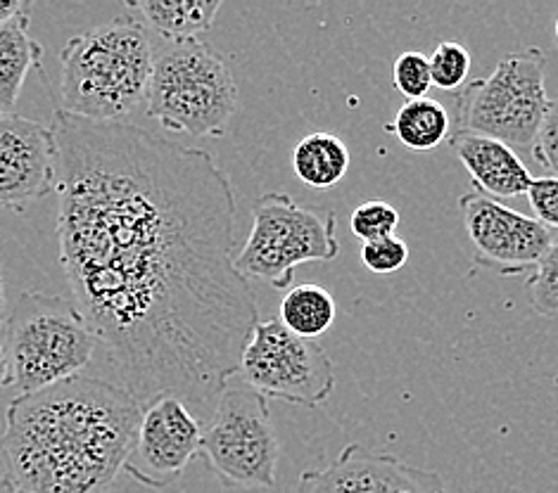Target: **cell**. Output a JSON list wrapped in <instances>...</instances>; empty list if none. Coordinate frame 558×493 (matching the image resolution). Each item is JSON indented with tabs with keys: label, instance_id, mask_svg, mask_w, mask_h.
Returning <instances> with one entry per match:
<instances>
[{
	"label": "cell",
	"instance_id": "obj_1",
	"mask_svg": "<svg viewBox=\"0 0 558 493\" xmlns=\"http://www.w3.org/2000/svg\"><path fill=\"white\" fill-rule=\"evenodd\" d=\"M50 128L60 261L119 384L143 408L165 394L217 406L262 323L235 269L229 173L209 152L126 122L56 110Z\"/></svg>",
	"mask_w": 558,
	"mask_h": 493
},
{
	"label": "cell",
	"instance_id": "obj_2",
	"mask_svg": "<svg viewBox=\"0 0 558 493\" xmlns=\"http://www.w3.org/2000/svg\"><path fill=\"white\" fill-rule=\"evenodd\" d=\"M141 418L134 394L90 375L17 396L0 439L5 477L24 493H110Z\"/></svg>",
	"mask_w": 558,
	"mask_h": 493
},
{
	"label": "cell",
	"instance_id": "obj_3",
	"mask_svg": "<svg viewBox=\"0 0 558 493\" xmlns=\"http://www.w3.org/2000/svg\"><path fill=\"white\" fill-rule=\"evenodd\" d=\"M153 60L148 29L131 15L72 36L60 56V110L88 122H124L148 102Z\"/></svg>",
	"mask_w": 558,
	"mask_h": 493
},
{
	"label": "cell",
	"instance_id": "obj_4",
	"mask_svg": "<svg viewBox=\"0 0 558 493\" xmlns=\"http://www.w3.org/2000/svg\"><path fill=\"white\" fill-rule=\"evenodd\" d=\"M153 52L148 116L169 133L226 136L241 96L221 52L201 38H162Z\"/></svg>",
	"mask_w": 558,
	"mask_h": 493
},
{
	"label": "cell",
	"instance_id": "obj_5",
	"mask_svg": "<svg viewBox=\"0 0 558 493\" xmlns=\"http://www.w3.org/2000/svg\"><path fill=\"white\" fill-rule=\"evenodd\" d=\"M98 344L76 304L24 292L3 325L8 386L24 396L82 375Z\"/></svg>",
	"mask_w": 558,
	"mask_h": 493
},
{
	"label": "cell",
	"instance_id": "obj_6",
	"mask_svg": "<svg viewBox=\"0 0 558 493\" xmlns=\"http://www.w3.org/2000/svg\"><path fill=\"white\" fill-rule=\"evenodd\" d=\"M549 102L544 50H513L487 76L457 93V131L533 150Z\"/></svg>",
	"mask_w": 558,
	"mask_h": 493
},
{
	"label": "cell",
	"instance_id": "obj_7",
	"mask_svg": "<svg viewBox=\"0 0 558 493\" xmlns=\"http://www.w3.org/2000/svg\"><path fill=\"white\" fill-rule=\"evenodd\" d=\"M336 211L298 205L288 193H267L252 205V231L235 255V269L247 280L290 289L295 269L338 259Z\"/></svg>",
	"mask_w": 558,
	"mask_h": 493
},
{
	"label": "cell",
	"instance_id": "obj_8",
	"mask_svg": "<svg viewBox=\"0 0 558 493\" xmlns=\"http://www.w3.org/2000/svg\"><path fill=\"white\" fill-rule=\"evenodd\" d=\"M203 456L223 484L274 489L281 444L267 398L250 386H226L203 430Z\"/></svg>",
	"mask_w": 558,
	"mask_h": 493
},
{
	"label": "cell",
	"instance_id": "obj_9",
	"mask_svg": "<svg viewBox=\"0 0 558 493\" xmlns=\"http://www.w3.org/2000/svg\"><path fill=\"white\" fill-rule=\"evenodd\" d=\"M241 375L264 398L316 408L336 390V368L316 340L298 337L281 321H262L243 352Z\"/></svg>",
	"mask_w": 558,
	"mask_h": 493
},
{
	"label": "cell",
	"instance_id": "obj_10",
	"mask_svg": "<svg viewBox=\"0 0 558 493\" xmlns=\"http://www.w3.org/2000/svg\"><path fill=\"white\" fill-rule=\"evenodd\" d=\"M459 209L475 266L497 275L513 278L537 269L554 245V233L547 225L487 195H461Z\"/></svg>",
	"mask_w": 558,
	"mask_h": 493
},
{
	"label": "cell",
	"instance_id": "obj_11",
	"mask_svg": "<svg viewBox=\"0 0 558 493\" xmlns=\"http://www.w3.org/2000/svg\"><path fill=\"white\" fill-rule=\"evenodd\" d=\"M203 453V424L174 394L157 396L143 408L136 444L124 470L148 489L162 491Z\"/></svg>",
	"mask_w": 558,
	"mask_h": 493
},
{
	"label": "cell",
	"instance_id": "obj_12",
	"mask_svg": "<svg viewBox=\"0 0 558 493\" xmlns=\"http://www.w3.org/2000/svg\"><path fill=\"white\" fill-rule=\"evenodd\" d=\"M295 493H447V486L440 472L350 444L326 468L302 472Z\"/></svg>",
	"mask_w": 558,
	"mask_h": 493
},
{
	"label": "cell",
	"instance_id": "obj_13",
	"mask_svg": "<svg viewBox=\"0 0 558 493\" xmlns=\"http://www.w3.org/2000/svg\"><path fill=\"white\" fill-rule=\"evenodd\" d=\"M58 188L52 128L15 112H0V207L22 211Z\"/></svg>",
	"mask_w": 558,
	"mask_h": 493
},
{
	"label": "cell",
	"instance_id": "obj_14",
	"mask_svg": "<svg viewBox=\"0 0 558 493\" xmlns=\"http://www.w3.org/2000/svg\"><path fill=\"white\" fill-rule=\"evenodd\" d=\"M449 145L463 169L469 171L475 193L497 199V202L527 195L533 185V173L507 143L457 131L449 138Z\"/></svg>",
	"mask_w": 558,
	"mask_h": 493
},
{
	"label": "cell",
	"instance_id": "obj_15",
	"mask_svg": "<svg viewBox=\"0 0 558 493\" xmlns=\"http://www.w3.org/2000/svg\"><path fill=\"white\" fill-rule=\"evenodd\" d=\"M131 10L148 22L159 38H197L215 26L221 0H129Z\"/></svg>",
	"mask_w": 558,
	"mask_h": 493
},
{
	"label": "cell",
	"instance_id": "obj_16",
	"mask_svg": "<svg viewBox=\"0 0 558 493\" xmlns=\"http://www.w3.org/2000/svg\"><path fill=\"white\" fill-rule=\"evenodd\" d=\"M44 48L29 36V15L0 24V112H12L26 74L41 64Z\"/></svg>",
	"mask_w": 558,
	"mask_h": 493
},
{
	"label": "cell",
	"instance_id": "obj_17",
	"mask_svg": "<svg viewBox=\"0 0 558 493\" xmlns=\"http://www.w3.org/2000/svg\"><path fill=\"white\" fill-rule=\"evenodd\" d=\"M292 171L314 190H328L350 171V150L336 133L314 131L292 150Z\"/></svg>",
	"mask_w": 558,
	"mask_h": 493
},
{
	"label": "cell",
	"instance_id": "obj_18",
	"mask_svg": "<svg viewBox=\"0 0 558 493\" xmlns=\"http://www.w3.org/2000/svg\"><path fill=\"white\" fill-rule=\"evenodd\" d=\"M411 152H430L449 138L451 119L433 98L404 100L392 122L385 126Z\"/></svg>",
	"mask_w": 558,
	"mask_h": 493
},
{
	"label": "cell",
	"instance_id": "obj_19",
	"mask_svg": "<svg viewBox=\"0 0 558 493\" xmlns=\"http://www.w3.org/2000/svg\"><path fill=\"white\" fill-rule=\"evenodd\" d=\"M278 321L298 337L316 340L336 323V299L326 287L316 283L292 285L281 301Z\"/></svg>",
	"mask_w": 558,
	"mask_h": 493
},
{
	"label": "cell",
	"instance_id": "obj_20",
	"mask_svg": "<svg viewBox=\"0 0 558 493\" xmlns=\"http://www.w3.org/2000/svg\"><path fill=\"white\" fill-rule=\"evenodd\" d=\"M428 60L435 88L459 93L469 84L471 52L466 46H461L457 41H442L433 50V56H428Z\"/></svg>",
	"mask_w": 558,
	"mask_h": 493
},
{
	"label": "cell",
	"instance_id": "obj_21",
	"mask_svg": "<svg viewBox=\"0 0 558 493\" xmlns=\"http://www.w3.org/2000/svg\"><path fill=\"white\" fill-rule=\"evenodd\" d=\"M397 225H400V211L390 202H383V199H371V202L359 205L350 217V231L362 243L392 237Z\"/></svg>",
	"mask_w": 558,
	"mask_h": 493
},
{
	"label": "cell",
	"instance_id": "obj_22",
	"mask_svg": "<svg viewBox=\"0 0 558 493\" xmlns=\"http://www.w3.org/2000/svg\"><path fill=\"white\" fill-rule=\"evenodd\" d=\"M525 292L539 316L558 313V239H554L547 255L537 263L535 273L527 278Z\"/></svg>",
	"mask_w": 558,
	"mask_h": 493
},
{
	"label": "cell",
	"instance_id": "obj_23",
	"mask_svg": "<svg viewBox=\"0 0 558 493\" xmlns=\"http://www.w3.org/2000/svg\"><path fill=\"white\" fill-rule=\"evenodd\" d=\"M392 82L395 88L400 90L407 100L428 98V93L433 88L428 56H423L418 50L402 52V56L395 60Z\"/></svg>",
	"mask_w": 558,
	"mask_h": 493
},
{
	"label": "cell",
	"instance_id": "obj_24",
	"mask_svg": "<svg viewBox=\"0 0 558 493\" xmlns=\"http://www.w3.org/2000/svg\"><path fill=\"white\" fill-rule=\"evenodd\" d=\"M409 261V247L400 237H383L362 245V263L371 273L390 275L404 269Z\"/></svg>",
	"mask_w": 558,
	"mask_h": 493
},
{
	"label": "cell",
	"instance_id": "obj_25",
	"mask_svg": "<svg viewBox=\"0 0 558 493\" xmlns=\"http://www.w3.org/2000/svg\"><path fill=\"white\" fill-rule=\"evenodd\" d=\"M533 157L537 164L551 171V176L558 178V98L549 102V110L544 114V122L533 143Z\"/></svg>",
	"mask_w": 558,
	"mask_h": 493
},
{
	"label": "cell",
	"instance_id": "obj_26",
	"mask_svg": "<svg viewBox=\"0 0 558 493\" xmlns=\"http://www.w3.org/2000/svg\"><path fill=\"white\" fill-rule=\"evenodd\" d=\"M527 202L539 223L547 225L549 231L558 229V178H533V185L527 190Z\"/></svg>",
	"mask_w": 558,
	"mask_h": 493
},
{
	"label": "cell",
	"instance_id": "obj_27",
	"mask_svg": "<svg viewBox=\"0 0 558 493\" xmlns=\"http://www.w3.org/2000/svg\"><path fill=\"white\" fill-rule=\"evenodd\" d=\"M29 0H0V24H8L17 17L29 15Z\"/></svg>",
	"mask_w": 558,
	"mask_h": 493
},
{
	"label": "cell",
	"instance_id": "obj_28",
	"mask_svg": "<svg viewBox=\"0 0 558 493\" xmlns=\"http://www.w3.org/2000/svg\"><path fill=\"white\" fill-rule=\"evenodd\" d=\"M8 386V358H5V346H3V330H0V390Z\"/></svg>",
	"mask_w": 558,
	"mask_h": 493
},
{
	"label": "cell",
	"instance_id": "obj_29",
	"mask_svg": "<svg viewBox=\"0 0 558 493\" xmlns=\"http://www.w3.org/2000/svg\"><path fill=\"white\" fill-rule=\"evenodd\" d=\"M5 280H3V266H0V330L5 325Z\"/></svg>",
	"mask_w": 558,
	"mask_h": 493
},
{
	"label": "cell",
	"instance_id": "obj_30",
	"mask_svg": "<svg viewBox=\"0 0 558 493\" xmlns=\"http://www.w3.org/2000/svg\"><path fill=\"white\" fill-rule=\"evenodd\" d=\"M0 493H24V491L12 484L5 474H0Z\"/></svg>",
	"mask_w": 558,
	"mask_h": 493
},
{
	"label": "cell",
	"instance_id": "obj_31",
	"mask_svg": "<svg viewBox=\"0 0 558 493\" xmlns=\"http://www.w3.org/2000/svg\"><path fill=\"white\" fill-rule=\"evenodd\" d=\"M554 34H556V44H558V17H556V26H554Z\"/></svg>",
	"mask_w": 558,
	"mask_h": 493
}]
</instances>
